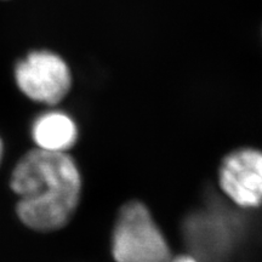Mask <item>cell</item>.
Masks as SVG:
<instances>
[{
	"mask_svg": "<svg viewBox=\"0 0 262 262\" xmlns=\"http://www.w3.org/2000/svg\"><path fill=\"white\" fill-rule=\"evenodd\" d=\"M3 152H4V146H3V141H2V139H0V163H2Z\"/></svg>",
	"mask_w": 262,
	"mask_h": 262,
	"instance_id": "cell-7",
	"label": "cell"
},
{
	"mask_svg": "<svg viewBox=\"0 0 262 262\" xmlns=\"http://www.w3.org/2000/svg\"><path fill=\"white\" fill-rule=\"evenodd\" d=\"M170 262H198L191 255H180V256L172 257Z\"/></svg>",
	"mask_w": 262,
	"mask_h": 262,
	"instance_id": "cell-6",
	"label": "cell"
},
{
	"mask_svg": "<svg viewBox=\"0 0 262 262\" xmlns=\"http://www.w3.org/2000/svg\"><path fill=\"white\" fill-rule=\"evenodd\" d=\"M116 262H170L168 241L153 220L147 206L130 202L122 206L112 234Z\"/></svg>",
	"mask_w": 262,
	"mask_h": 262,
	"instance_id": "cell-2",
	"label": "cell"
},
{
	"mask_svg": "<svg viewBox=\"0 0 262 262\" xmlns=\"http://www.w3.org/2000/svg\"><path fill=\"white\" fill-rule=\"evenodd\" d=\"M219 182L226 195L241 208L262 204V152L241 148L224 158L219 170Z\"/></svg>",
	"mask_w": 262,
	"mask_h": 262,
	"instance_id": "cell-4",
	"label": "cell"
},
{
	"mask_svg": "<svg viewBox=\"0 0 262 262\" xmlns=\"http://www.w3.org/2000/svg\"><path fill=\"white\" fill-rule=\"evenodd\" d=\"M10 185L19 220L42 233L63 228L80 202L81 176L67 153L31 149L16 164Z\"/></svg>",
	"mask_w": 262,
	"mask_h": 262,
	"instance_id": "cell-1",
	"label": "cell"
},
{
	"mask_svg": "<svg viewBox=\"0 0 262 262\" xmlns=\"http://www.w3.org/2000/svg\"><path fill=\"white\" fill-rule=\"evenodd\" d=\"M18 89L28 98L47 104H57L70 93V67L58 55L50 51L31 52L15 68Z\"/></svg>",
	"mask_w": 262,
	"mask_h": 262,
	"instance_id": "cell-3",
	"label": "cell"
},
{
	"mask_svg": "<svg viewBox=\"0 0 262 262\" xmlns=\"http://www.w3.org/2000/svg\"><path fill=\"white\" fill-rule=\"evenodd\" d=\"M32 137L37 148L67 153L77 143L78 127L68 114L54 111L35 119L32 125Z\"/></svg>",
	"mask_w": 262,
	"mask_h": 262,
	"instance_id": "cell-5",
	"label": "cell"
}]
</instances>
